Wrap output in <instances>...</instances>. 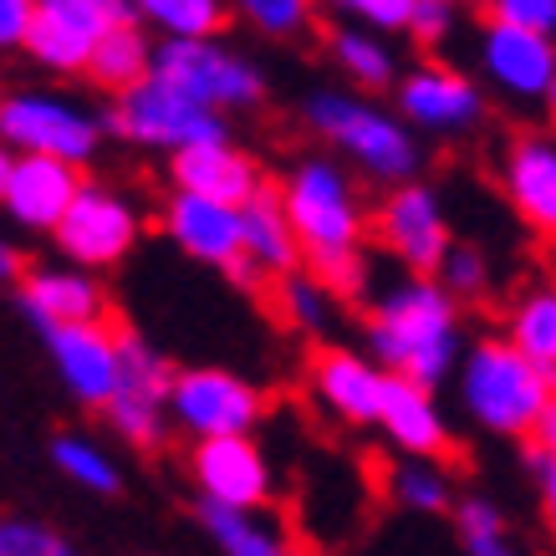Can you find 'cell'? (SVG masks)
Listing matches in <instances>:
<instances>
[{"instance_id": "1", "label": "cell", "mask_w": 556, "mask_h": 556, "mask_svg": "<svg viewBox=\"0 0 556 556\" xmlns=\"http://www.w3.org/2000/svg\"><path fill=\"white\" fill-rule=\"evenodd\" d=\"M281 210L302 240V261L332 296H363L368 291V251L363 230L368 215L357 204V189L338 159H302L281 185Z\"/></svg>"}, {"instance_id": "2", "label": "cell", "mask_w": 556, "mask_h": 556, "mask_svg": "<svg viewBox=\"0 0 556 556\" xmlns=\"http://www.w3.org/2000/svg\"><path fill=\"white\" fill-rule=\"evenodd\" d=\"M368 357L393 378L439 388L459 357V302L434 276H408L368 306Z\"/></svg>"}, {"instance_id": "3", "label": "cell", "mask_w": 556, "mask_h": 556, "mask_svg": "<svg viewBox=\"0 0 556 556\" xmlns=\"http://www.w3.org/2000/svg\"><path fill=\"white\" fill-rule=\"evenodd\" d=\"M556 399V378L541 372L506 338H480L459 363V404L485 434L531 439L536 419Z\"/></svg>"}, {"instance_id": "4", "label": "cell", "mask_w": 556, "mask_h": 556, "mask_svg": "<svg viewBox=\"0 0 556 556\" xmlns=\"http://www.w3.org/2000/svg\"><path fill=\"white\" fill-rule=\"evenodd\" d=\"M306 123L317 128L332 149H342L363 174L383 179V185H414L419 169V143L408 134L404 118H393L383 108H372L348 92H317L306 102Z\"/></svg>"}, {"instance_id": "5", "label": "cell", "mask_w": 556, "mask_h": 556, "mask_svg": "<svg viewBox=\"0 0 556 556\" xmlns=\"http://www.w3.org/2000/svg\"><path fill=\"white\" fill-rule=\"evenodd\" d=\"M102 118L87 113L83 102L56 98V92H11L0 98V143L11 153L31 159H56L83 169L102 143Z\"/></svg>"}, {"instance_id": "6", "label": "cell", "mask_w": 556, "mask_h": 556, "mask_svg": "<svg viewBox=\"0 0 556 556\" xmlns=\"http://www.w3.org/2000/svg\"><path fill=\"white\" fill-rule=\"evenodd\" d=\"M102 128L108 134L128 138V143H143V149H169V153H185V149H204V143H230L225 138V118L200 108L194 98H185L179 87L159 83H138L134 92H123L108 113H102Z\"/></svg>"}, {"instance_id": "7", "label": "cell", "mask_w": 556, "mask_h": 556, "mask_svg": "<svg viewBox=\"0 0 556 556\" xmlns=\"http://www.w3.org/2000/svg\"><path fill=\"white\" fill-rule=\"evenodd\" d=\"M153 77L179 87L185 98H194L210 113L225 108H255L266 98V77L251 56L230 51L225 41H159L153 47Z\"/></svg>"}, {"instance_id": "8", "label": "cell", "mask_w": 556, "mask_h": 556, "mask_svg": "<svg viewBox=\"0 0 556 556\" xmlns=\"http://www.w3.org/2000/svg\"><path fill=\"white\" fill-rule=\"evenodd\" d=\"M261 414H266V399H261V388L245 383L240 372L185 368L174 378L169 419H174V429L189 434L194 444H204V439H251Z\"/></svg>"}, {"instance_id": "9", "label": "cell", "mask_w": 556, "mask_h": 556, "mask_svg": "<svg viewBox=\"0 0 556 556\" xmlns=\"http://www.w3.org/2000/svg\"><path fill=\"white\" fill-rule=\"evenodd\" d=\"M134 16V0H36L26 51L47 72H87L102 36L128 26Z\"/></svg>"}, {"instance_id": "10", "label": "cell", "mask_w": 556, "mask_h": 556, "mask_svg": "<svg viewBox=\"0 0 556 556\" xmlns=\"http://www.w3.org/2000/svg\"><path fill=\"white\" fill-rule=\"evenodd\" d=\"M179 372L164 363V353H153L138 332H123V388L108 404V424L113 434L128 439L134 450H159L169 439V393Z\"/></svg>"}, {"instance_id": "11", "label": "cell", "mask_w": 556, "mask_h": 556, "mask_svg": "<svg viewBox=\"0 0 556 556\" xmlns=\"http://www.w3.org/2000/svg\"><path fill=\"white\" fill-rule=\"evenodd\" d=\"M378 245H383L399 266H408L414 276H439L444 255L455 251V236H450V219H444V204L429 185H399L378 204Z\"/></svg>"}, {"instance_id": "12", "label": "cell", "mask_w": 556, "mask_h": 556, "mask_svg": "<svg viewBox=\"0 0 556 556\" xmlns=\"http://www.w3.org/2000/svg\"><path fill=\"white\" fill-rule=\"evenodd\" d=\"M138 230L143 225H138V210L128 204V194H118V189H108V185H83L77 204L67 210L62 230L51 240L62 245V255H67L72 266L102 270V266H118L123 255L134 251Z\"/></svg>"}, {"instance_id": "13", "label": "cell", "mask_w": 556, "mask_h": 556, "mask_svg": "<svg viewBox=\"0 0 556 556\" xmlns=\"http://www.w3.org/2000/svg\"><path fill=\"white\" fill-rule=\"evenodd\" d=\"M47 353L56 363V378L67 393L87 408H102L118 399L123 388V332L108 321H87V327H47Z\"/></svg>"}, {"instance_id": "14", "label": "cell", "mask_w": 556, "mask_h": 556, "mask_svg": "<svg viewBox=\"0 0 556 556\" xmlns=\"http://www.w3.org/2000/svg\"><path fill=\"white\" fill-rule=\"evenodd\" d=\"M189 480L210 510H261L270 501V465L255 439H204L189 444Z\"/></svg>"}, {"instance_id": "15", "label": "cell", "mask_w": 556, "mask_h": 556, "mask_svg": "<svg viewBox=\"0 0 556 556\" xmlns=\"http://www.w3.org/2000/svg\"><path fill=\"white\" fill-rule=\"evenodd\" d=\"M399 118L424 134H470L485 118V98L465 72L444 62H424L399 83Z\"/></svg>"}, {"instance_id": "16", "label": "cell", "mask_w": 556, "mask_h": 556, "mask_svg": "<svg viewBox=\"0 0 556 556\" xmlns=\"http://www.w3.org/2000/svg\"><path fill=\"white\" fill-rule=\"evenodd\" d=\"M480 72L516 102H546L556 87V41L506 21H485L480 31Z\"/></svg>"}, {"instance_id": "17", "label": "cell", "mask_w": 556, "mask_h": 556, "mask_svg": "<svg viewBox=\"0 0 556 556\" xmlns=\"http://www.w3.org/2000/svg\"><path fill=\"white\" fill-rule=\"evenodd\" d=\"M306 383H312V399L338 424L363 429V424H378V414H383L388 372L363 353L317 348V353H312V368H306Z\"/></svg>"}, {"instance_id": "18", "label": "cell", "mask_w": 556, "mask_h": 556, "mask_svg": "<svg viewBox=\"0 0 556 556\" xmlns=\"http://www.w3.org/2000/svg\"><path fill=\"white\" fill-rule=\"evenodd\" d=\"M501 189L510 210L556 240V134H516L501 153Z\"/></svg>"}, {"instance_id": "19", "label": "cell", "mask_w": 556, "mask_h": 556, "mask_svg": "<svg viewBox=\"0 0 556 556\" xmlns=\"http://www.w3.org/2000/svg\"><path fill=\"white\" fill-rule=\"evenodd\" d=\"M164 230H169L179 251L204 261V266L230 270L245 255V210L200 200V194H179L174 189L169 204H164Z\"/></svg>"}, {"instance_id": "20", "label": "cell", "mask_w": 556, "mask_h": 556, "mask_svg": "<svg viewBox=\"0 0 556 556\" xmlns=\"http://www.w3.org/2000/svg\"><path fill=\"white\" fill-rule=\"evenodd\" d=\"M174 189L179 194H200V200L245 210L255 194H266V179L255 169V159L236 143H204V149H185L169 159Z\"/></svg>"}, {"instance_id": "21", "label": "cell", "mask_w": 556, "mask_h": 556, "mask_svg": "<svg viewBox=\"0 0 556 556\" xmlns=\"http://www.w3.org/2000/svg\"><path fill=\"white\" fill-rule=\"evenodd\" d=\"M83 194V179L72 164H56V159H31V153H16V174H11V189H5V215L26 225V230H62L67 210Z\"/></svg>"}, {"instance_id": "22", "label": "cell", "mask_w": 556, "mask_h": 556, "mask_svg": "<svg viewBox=\"0 0 556 556\" xmlns=\"http://www.w3.org/2000/svg\"><path fill=\"white\" fill-rule=\"evenodd\" d=\"M21 306L26 317L47 332V327H87V321L108 317V296H102L98 276L83 266H41L21 281Z\"/></svg>"}, {"instance_id": "23", "label": "cell", "mask_w": 556, "mask_h": 556, "mask_svg": "<svg viewBox=\"0 0 556 556\" xmlns=\"http://www.w3.org/2000/svg\"><path fill=\"white\" fill-rule=\"evenodd\" d=\"M378 429H383L388 444L404 459H439L450 450V424H444V414L434 404V388H419L408 378H393V372H388V388H383Z\"/></svg>"}, {"instance_id": "24", "label": "cell", "mask_w": 556, "mask_h": 556, "mask_svg": "<svg viewBox=\"0 0 556 556\" xmlns=\"http://www.w3.org/2000/svg\"><path fill=\"white\" fill-rule=\"evenodd\" d=\"M245 255L266 270L270 281L302 270V240H296L287 210H281V194H270V189L245 204Z\"/></svg>"}, {"instance_id": "25", "label": "cell", "mask_w": 556, "mask_h": 556, "mask_svg": "<svg viewBox=\"0 0 556 556\" xmlns=\"http://www.w3.org/2000/svg\"><path fill=\"white\" fill-rule=\"evenodd\" d=\"M506 342L556 378V281L526 287L506 312Z\"/></svg>"}, {"instance_id": "26", "label": "cell", "mask_w": 556, "mask_h": 556, "mask_svg": "<svg viewBox=\"0 0 556 556\" xmlns=\"http://www.w3.org/2000/svg\"><path fill=\"white\" fill-rule=\"evenodd\" d=\"M87 77L98 87H108V92H134L138 83H149L153 77V47L149 36L138 31V21H128V26H118V31H108L98 41V51H92V62H87Z\"/></svg>"}, {"instance_id": "27", "label": "cell", "mask_w": 556, "mask_h": 556, "mask_svg": "<svg viewBox=\"0 0 556 556\" xmlns=\"http://www.w3.org/2000/svg\"><path fill=\"white\" fill-rule=\"evenodd\" d=\"M200 521L210 531V541L219 546V556H302L291 546V536L281 526H270L261 510H210L200 506Z\"/></svg>"}, {"instance_id": "28", "label": "cell", "mask_w": 556, "mask_h": 556, "mask_svg": "<svg viewBox=\"0 0 556 556\" xmlns=\"http://www.w3.org/2000/svg\"><path fill=\"white\" fill-rule=\"evenodd\" d=\"M134 11L164 41H215L230 21V0H134Z\"/></svg>"}, {"instance_id": "29", "label": "cell", "mask_w": 556, "mask_h": 556, "mask_svg": "<svg viewBox=\"0 0 556 556\" xmlns=\"http://www.w3.org/2000/svg\"><path fill=\"white\" fill-rule=\"evenodd\" d=\"M51 465L67 475L77 490H87V495H118V490H123L118 459L108 455L98 439L77 434V429H67V434L51 439Z\"/></svg>"}, {"instance_id": "30", "label": "cell", "mask_w": 556, "mask_h": 556, "mask_svg": "<svg viewBox=\"0 0 556 556\" xmlns=\"http://www.w3.org/2000/svg\"><path fill=\"white\" fill-rule=\"evenodd\" d=\"M388 495L414 516H439V510H455V475L444 470L439 459H399L388 470Z\"/></svg>"}, {"instance_id": "31", "label": "cell", "mask_w": 556, "mask_h": 556, "mask_svg": "<svg viewBox=\"0 0 556 556\" xmlns=\"http://www.w3.org/2000/svg\"><path fill=\"white\" fill-rule=\"evenodd\" d=\"M455 531H459L465 556H526V546L516 541V531H510V521L501 516V506L485 501V495H459Z\"/></svg>"}, {"instance_id": "32", "label": "cell", "mask_w": 556, "mask_h": 556, "mask_svg": "<svg viewBox=\"0 0 556 556\" xmlns=\"http://www.w3.org/2000/svg\"><path fill=\"white\" fill-rule=\"evenodd\" d=\"M270 306H276V317L287 321V327L317 338L321 327L332 321V312H338V296L321 287L312 270H291V276H281V281L270 287Z\"/></svg>"}, {"instance_id": "33", "label": "cell", "mask_w": 556, "mask_h": 556, "mask_svg": "<svg viewBox=\"0 0 556 556\" xmlns=\"http://www.w3.org/2000/svg\"><path fill=\"white\" fill-rule=\"evenodd\" d=\"M332 62H338V67L348 72L357 87H388V83H393V72H399L393 47H388L383 36H378V31H357V26L332 31Z\"/></svg>"}, {"instance_id": "34", "label": "cell", "mask_w": 556, "mask_h": 556, "mask_svg": "<svg viewBox=\"0 0 556 556\" xmlns=\"http://www.w3.org/2000/svg\"><path fill=\"white\" fill-rule=\"evenodd\" d=\"M236 16L261 36H276V41H291L302 36L317 16V0H236Z\"/></svg>"}, {"instance_id": "35", "label": "cell", "mask_w": 556, "mask_h": 556, "mask_svg": "<svg viewBox=\"0 0 556 556\" xmlns=\"http://www.w3.org/2000/svg\"><path fill=\"white\" fill-rule=\"evenodd\" d=\"M0 556H83L62 531L31 516H0Z\"/></svg>"}, {"instance_id": "36", "label": "cell", "mask_w": 556, "mask_h": 556, "mask_svg": "<svg viewBox=\"0 0 556 556\" xmlns=\"http://www.w3.org/2000/svg\"><path fill=\"white\" fill-rule=\"evenodd\" d=\"M439 287L450 291L455 302H475L490 291V261L480 255V245H455L439 266Z\"/></svg>"}, {"instance_id": "37", "label": "cell", "mask_w": 556, "mask_h": 556, "mask_svg": "<svg viewBox=\"0 0 556 556\" xmlns=\"http://www.w3.org/2000/svg\"><path fill=\"white\" fill-rule=\"evenodd\" d=\"M327 5L363 31H408V16L419 0H327Z\"/></svg>"}, {"instance_id": "38", "label": "cell", "mask_w": 556, "mask_h": 556, "mask_svg": "<svg viewBox=\"0 0 556 556\" xmlns=\"http://www.w3.org/2000/svg\"><path fill=\"white\" fill-rule=\"evenodd\" d=\"M490 21H506V26L556 41V0H490Z\"/></svg>"}, {"instance_id": "39", "label": "cell", "mask_w": 556, "mask_h": 556, "mask_svg": "<svg viewBox=\"0 0 556 556\" xmlns=\"http://www.w3.org/2000/svg\"><path fill=\"white\" fill-rule=\"evenodd\" d=\"M455 5L459 0H419V5H414V16H408V36H414L419 47H439V41H450V31H455Z\"/></svg>"}, {"instance_id": "40", "label": "cell", "mask_w": 556, "mask_h": 556, "mask_svg": "<svg viewBox=\"0 0 556 556\" xmlns=\"http://www.w3.org/2000/svg\"><path fill=\"white\" fill-rule=\"evenodd\" d=\"M36 0H0V51H16L31 41Z\"/></svg>"}, {"instance_id": "41", "label": "cell", "mask_w": 556, "mask_h": 556, "mask_svg": "<svg viewBox=\"0 0 556 556\" xmlns=\"http://www.w3.org/2000/svg\"><path fill=\"white\" fill-rule=\"evenodd\" d=\"M531 470H536V485H541V521H546V536L556 541V459H541V455H526Z\"/></svg>"}, {"instance_id": "42", "label": "cell", "mask_w": 556, "mask_h": 556, "mask_svg": "<svg viewBox=\"0 0 556 556\" xmlns=\"http://www.w3.org/2000/svg\"><path fill=\"white\" fill-rule=\"evenodd\" d=\"M531 450L526 455H541V459H556V399L546 404V414L536 419V429H531V439H526Z\"/></svg>"}, {"instance_id": "43", "label": "cell", "mask_w": 556, "mask_h": 556, "mask_svg": "<svg viewBox=\"0 0 556 556\" xmlns=\"http://www.w3.org/2000/svg\"><path fill=\"white\" fill-rule=\"evenodd\" d=\"M0 281H26V255L5 236H0Z\"/></svg>"}, {"instance_id": "44", "label": "cell", "mask_w": 556, "mask_h": 556, "mask_svg": "<svg viewBox=\"0 0 556 556\" xmlns=\"http://www.w3.org/2000/svg\"><path fill=\"white\" fill-rule=\"evenodd\" d=\"M11 174H16V153L0 143V204H5V189H11Z\"/></svg>"}, {"instance_id": "45", "label": "cell", "mask_w": 556, "mask_h": 556, "mask_svg": "<svg viewBox=\"0 0 556 556\" xmlns=\"http://www.w3.org/2000/svg\"><path fill=\"white\" fill-rule=\"evenodd\" d=\"M546 108H552V118H556V87H552V98H546Z\"/></svg>"}, {"instance_id": "46", "label": "cell", "mask_w": 556, "mask_h": 556, "mask_svg": "<svg viewBox=\"0 0 556 556\" xmlns=\"http://www.w3.org/2000/svg\"><path fill=\"white\" fill-rule=\"evenodd\" d=\"M475 5H480V0H475ZM485 5H490V0H485Z\"/></svg>"}]
</instances>
